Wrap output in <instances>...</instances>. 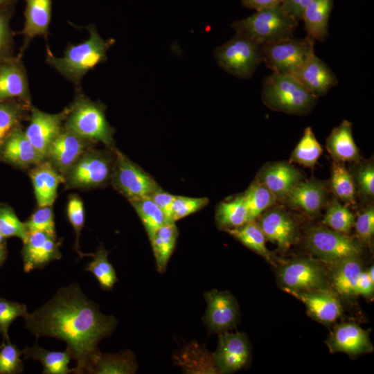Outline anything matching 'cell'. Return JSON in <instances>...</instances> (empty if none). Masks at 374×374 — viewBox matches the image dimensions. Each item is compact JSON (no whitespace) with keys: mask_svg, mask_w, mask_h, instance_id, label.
<instances>
[{"mask_svg":"<svg viewBox=\"0 0 374 374\" xmlns=\"http://www.w3.org/2000/svg\"><path fill=\"white\" fill-rule=\"evenodd\" d=\"M25 327L36 338L49 337L66 342L76 361L74 373H90L101 353L100 341L110 335L117 321L100 312L77 283L57 290L48 301L24 317Z\"/></svg>","mask_w":374,"mask_h":374,"instance_id":"obj_1","label":"cell"},{"mask_svg":"<svg viewBox=\"0 0 374 374\" xmlns=\"http://www.w3.org/2000/svg\"><path fill=\"white\" fill-rule=\"evenodd\" d=\"M89 37L78 44L69 45L62 57H56L48 47L46 61L64 78L79 84L82 77L107 59V52L114 39H103L96 27H87Z\"/></svg>","mask_w":374,"mask_h":374,"instance_id":"obj_2","label":"cell"},{"mask_svg":"<svg viewBox=\"0 0 374 374\" xmlns=\"http://www.w3.org/2000/svg\"><path fill=\"white\" fill-rule=\"evenodd\" d=\"M299 21L283 10L280 6L256 10L231 26L242 35L262 45L294 37Z\"/></svg>","mask_w":374,"mask_h":374,"instance_id":"obj_3","label":"cell"},{"mask_svg":"<svg viewBox=\"0 0 374 374\" xmlns=\"http://www.w3.org/2000/svg\"><path fill=\"white\" fill-rule=\"evenodd\" d=\"M262 98L270 109L293 114L310 112L317 98L293 75L274 72L263 81Z\"/></svg>","mask_w":374,"mask_h":374,"instance_id":"obj_4","label":"cell"},{"mask_svg":"<svg viewBox=\"0 0 374 374\" xmlns=\"http://www.w3.org/2000/svg\"><path fill=\"white\" fill-rule=\"evenodd\" d=\"M66 129L85 140L110 145L114 130L108 123L101 105L80 94L69 109Z\"/></svg>","mask_w":374,"mask_h":374,"instance_id":"obj_5","label":"cell"},{"mask_svg":"<svg viewBox=\"0 0 374 374\" xmlns=\"http://www.w3.org/2000/svg\"><path fill=\"white\" fill-rule=\"evenodd\" d=\"M215 57L223 69L241 79L249 78L262 62L261 45L238 33L215 49Z\"/></svg>","mask_w":374,"mask_h":374,"instance_id":"obj_6","label":"cell"},{"mask_svg":"<svg viewBox=\"0 0 374 374\" xmlns=\"http://www.w3.org/2000/svg\"><path fill=\"white\" fill-rule=\"evenodd\" d=\"M262 62L272 72L292 75L314 53V41L294 37L261 45Z\"/></svg>","mask_w":374,"mask_h":374,"instance_id":"obj_7","label":"cell"},{"mask_svg":"<svg viewBox=\"0 0 374 374\" xmlns=\"http://www.w3.org/2000/svg\"><path fill=\"white\" fill-rule=\"evenodd\" d=\"M309 249L322 260L337 263L344 259L358 256L357 244L344 233L321 227L310 229L306 237Z\"/></svg>","mask_w":374,"mask_h":374,"instance_id":"obj_8","label":"cell"},{"mask_svg":"<svg viewBox=\"0 0 374 374\" xmlns=\"http://www.w3.org/2000/svg\"><path fill=\"white\" fill-rule=\"evenodd\" d=\"M116 155L114 186L129 200L148 197L161 188L150 175L121 152L116 151Z\"/></svg>","mask_w":374,"mask_h":374,"instance_id":"obj_9","label":"cell"},{"mask_svg":"<svg viewBox=\"0 0 374 374\" xmlns=\"http://www.w3.org/2000/svg\"><path fill=\"white\" fill-rule=\"evenodd\" d=\"M249 348L247 337L240 332H222L216 351L213 353L215 366L221 373L238 371L247 362Z\"/></svg>","mask_w":374,"mask_h":374,"instance_id":"obj_10","label":"cell"},{"mask_svg":"<svg viewBox=\"0 0 374 374\" xmlns=\"http://www.w3.org/2000/svg\"><path fill=\"white\" fill-rule=\"evenodd\" d=\"M207 308L204 321L213 332H222L236 321L238 305L233 296L227 292L213 290L204 293Z\"/></svg>","mask_w":374,"mask_h":374,"instance_id":"obj_11","label":"cell"},{"mask_svg":"<svg viewBox=\"0 0 374 374\" xmlns=\"http://www.w3.org/2000/svg\"><path fill=\"white\" fill-rule=\"evenodd\" d=\"M59 246L56 235L42 231L28 233L22 250L24 271L41 269L50 262L60 259Z\"/></svg>","mask_w":374,"mask_h":374,"instance_id":"obj_12","label":"cell"},{"mask_svg":"<svg viewBox=\"0 0 374 374\" xmlns=\"http://www.w3.org/2000/svg\"><path fill=\"white\" fill-rule=\"evenodd\" d=\"M69 109L59 114H48L33 107L30 123L24 132L34 147L44 156L48 148L60 132L63 120L66 118Z\"/></svg>","mask_w":374,"mask_h":374,"instance_id":"obj_13","label":"cell"},{"mask_svg":"<svg viewBox=\"0 0 374 374\" xmlns=\"http://www.w3.org/2000/svg\"><path fill=\"white\" fill-rule=\"evenodd\" d=\"M69 172L68 181L71 186H97L108 179L111 163L109 159L103 154L90 152L79 158Z\"/></svg>","mask_w":374,"mask_h":374,"instance_id":"obj_14","label":"cell"},{"mask_svg":"<svg viewBox=\"0 0 374 374\" xmlns=\"http://www.w3.org/2000/svg\"><path fill=\"white\" fill-rule=\"evenodd\" d=\"M279 276L285 288L295 291L321 289L324 285V273L314 262L306 259L294 260L283 267Z\"/></svg>","mask_w":374,"mask_h":374,"instance_id":"obj_15","label":"cell"},{"mask_svg":"<svg viewBox=\"0 0 374 374\" xmlns=\"http://www.w3.org/2000/svg\"><path fill=\"white\" fill-rule=\"evenodd\" d=\"M292 75L316 98L326 94L339 82L329 66L315 53L310 55Z\"/></svg>","mask_w":374,"mask_h":374,"instance_id":"obj_16","label":"cell"},{"mask_svg":"<svg viewBox=\"0 0 374 374\" xmlns=\"http://www.w3.org/2000/svg\"><path fill=\"white\" fill-rule=\"evenodd\" d=\"M284 290L303 302L310 314L321 322L332 323L341 314V306L332 293L321 289L309 291Z\"/></svg>","mask_w":374,"mask_h":374,"instance_id":"obj_17","label":"cell"},{"mask_svg":"<svg viewBox=\"0 0 374 374\" xmlns=\"http://www.w3.org/2000/svg\"><path fill=\"white\" fill-rule=\"evenodd\" d=\"M24 25L21 33L24 36L22 51L36 37H47L51 20L52 0H24Z\"/></svg>","mask_w":374,"mask_h":374,"instance_id":"obj_18","label":"cell"},{"mask_svg":"<svg viewBox=\"0 0 374 374\" xmlns=\"http://www.w3.org/2000/svg\"><path fill=\"white\" fill-rule=\"evenodd\" d=\"M85 147V139L68 130H61L51 143L47 154L62 172L69 171L80 158Z\"/></svg>","mask_w":374,"mask_h":374,"instance_id":"obj_19","label":"cell"},{"mask_svg":"<svg viewBox=\"0 0 374 374\" xmlns=\"http://www.w3.org/2000/svg\"><path fill=\"white\" fill-rule=\"evenodd\" d=\"M15 98L29 100L27 73L19 59H6L0 63V102Z\"/></svg>","mask_w":374,"mask_h":374,"instance_id":"obj_20","label":"cell"},{"mask_svg":"<svg viewBox=\"0 0 374 374\" xmlns=\"http://www.w3.org/2000/svg\"><path fill=\"white\" fill-rule=\"evenodd\" d=\"M328 345L333 352H344L350 355L368 353L373 350L367 332L354 323L337 326L328 340Z\"/></svg>","mask_w":374,"mask_h":374,"instance_id":"obj_21","label":"cell"},{"mask_svg":"<svg viewBox=\"0 0 374 374\" xmlns=\"http://www.w3.org/2000/svg\"><path fill=\"white\" fill-rule=\"evenodd\" d=\"M265 238L285 249L292 243L296 226L292 219L284 211L275 209L262 215L258 223Z\"/></svg>","mask_w":374,"mask_h":374,"instance_id":"obj_22","label":"cell"},{"mask_svg":"<svg viewBox=\"0 0 374 374\" xmlns=\"http://www.w3.org/2000/svg\"><path fill=\"white\" fill-rule=\"evenodd\" d=\"M259 177V182L277 197H285L299 183L301 175L294 166L285 162H278L265 166Z\"/></svg>","mask_w":374,"mask_h":374,"instance_id":"obj_23","label":"cell"},{"mask_svg":"<svg viewBox=\"0 0 374 374\" xmlns=\"http://www.w3.org/2000/svg\"><path fill=\"white\" fill-rule=\"evenodd\" d=\"M35 198L39 207L52 206L57 197L62 176L49 163L39 164L30 172Z\"/></svg>","mask_w":374,"mask_h":374,"instance_id":"obj_24","label":"cell"},{"mask_svg":"<svg viewBox=\"0 0 374 374\" xmlns=\"http://www.w3.org/2000/svg\"><path fill=\"white\" fill-rule=\"evenodd\" d=\"M3 154L8 161L19 166L39 163L45 157L19 127H15L6 140Z\"/></svg>","mask_w":374,"mask_h":374,"instance_id":"obj_25","label":"cell"},{"mask_svg":"<svg viewBox=\"0 0 374 374\" xmlns=\"http://www.w3.org/2000/svg\"><path fill=\"white\" fill-rule=\"evenodd\" d=\"M285 197L292 206L299 208L309 215H315L324 204L326 190L321 183L315 181L299 182Z\"/></svg>","mask_w":374,"mask_h":374,"instance_id":"obj_26","label":"cell"},{"mask_svg":"<svg viewBox=\"0 0 374 374\" xmlns=\"http://www.w3.org/2000/svg\"><path fill=\"white\" fill-rule=\"evenodd\" d=\"M332 0H313L304 10L301 20L307 37L314 42H324L328 35V20Z\"/></svg>","mask_w":374,"mask_h":374,"instance_id":"obj_27","label":"cell"},{"mask_svg":"<svg viewBox=\"0 0 374 374\" xmlns=\"http://www.w3.org/2000/svg\"><path fill=\"white\" fill-rule=\"evenodd\" d=\"M327 149L338 162L355 161L359 159L357 147L352 134V124L344 120L335 127L327 139Z\"/></svg>","mask_w":374,"mask_h":374,"instance_id":"obj_28","label":"cell"},{"mask_svg":"<svg viewBox=\"0 0 374 374\" xmlns=\"http://www.w3.org/2000/svg\"><path fill=\"white\" fill-rule=\"evenodd\" d=\"M26 359L39 361L42 364L43 373L45 374H67L73 373V368H69L72 356L69 350L64 351H51L35 344L32 347H26L23 350Z\"/></svg>","mask_w":374,"mask_h":374,"instance_id":"obj_29","label":"cell"},{"mask_svg":"<svg viewBox=\"0 0 374 374\" xmlns=\"http://www.w3.org/2000/svg\"><path fill=\"white\" fill-rule=\"evenodd\" d=\"M177 235L178 230L175 222H167L149 238L159 272L166 270L175 247Z\"/></svg>","mask_w":374,"mask_h":374,"instance_id":"obj_30","label":"cell"},{"mask_svg":"<svg viewBox=\"0 0 374 374\" xmlns=\"http://www.w3.org/2000/svg\"><path fill=\"white\" fill-rule=\"evenodd\" d=\"M137 369L134 354L125 350L116 354L100 353L95 361L90 373L132 374Z\"/></svg>","mask_w":374,"mask_h":374,"instance_id":"obj_31","label":"cell"},{"mask_svg":"<svg viewBox=\"0 0 374 374\" xmlns=\"http://www.w3.org/2000/svg\"><path fill=\"white\" fill-rule=\"evenodd\" d=\"M335 264L337 266L332 275L334 288L341 295H355L357 280L362 271L357 256L344 259Z\"/></svg>","mask_w":374,"mask_h":374,"instance_id":"obj_32","label":"cell"},{"mask_svg":"<svg viewBox=\"0 0 374 374\" xmlns=\"http://www.w3.org/2000/svg\"><path fill=\"white\" fill-rule=\"evenodd\" d=\"M175 360L187 373H208L206 369L209 373H219L213 354L210 355L197 344L186 346Z\"/></svg>","mask_w":374,"mask_h":374,"instance_id":"obj_33","label":"cell"},{"mask_svg":"<svg viewBox=\"0 0 374 374\" xmlns=\"http://www.w3.org/2000/svg\"><path fill=\"white\" fill-rule=\"evenodd\" d=\"M215 218L218 226L225 230L239 227L250 221L242 195L233 200L221 202Z\"/></svg>","mask_w":374,"mask_h":374,"instance_id":"obj_34","label":"cell"},{"mask_svg":"<svg viewBox=\"0 0 374 374\" xmlns=\"http://www.w3.org/2000/svg\"><path fill=\"white\" fill-rule=\"evenodd\" d=\"M227 233L249 249L270 261L271 255L265 244V236L259 224L251 220L237 228L227 229Z\"/></svg>","mask_w":374,"mask_h":374,"instance_id":"obj_35","label":"cell"},{"mask_svg":"<svg viewBox=\"0 0 374 374\" xmlns=\"http://www.w3.org/2000/svg\"><path fill=\"white\" fill-rule=\"evenodd\" d=\"M129 201L140 217L149 238L161 226L169 222L164 212L148 197Z\"/></svg>","mask_w":374,"mask_h":374,"instance_id":"obj_36","label":"cell"},{"mask_svg":"<svg viewBox=\"0 0 374 374\" xmlns=\"http://www.w3.org/2000/svg\"><path fill=\"white\" fill-rule=\"evenodd\" d=\"M79 253L93 258V260L87 265L85 271L93 274L103 290H111L117 282V276L114 268L108 259V252L103 246H100L94 253L84 254L81 252Z\"/></svg>","mask_w":374,"mask_h":374,"instance_id":"obj_37","label":"cell"},{"mask_svg":"<svg viewBox=\"0 0 374 374\" xmlns=\"http://www.w3.org/2000/svg\"><path fill=\"white\" fill-rule=\"evenodd\" d=\"M247 208L249 219L255 220L271 206L276 196L260 182L253 183L242 195Z\"/></svg>","mask_w":374,"mask_h":374,"instance_id":"obj_38","label":"cell"},{"mask_svg":"<svg viewBox=\"0 0 374 374\" xmlns=\"http://www.w3.org/2000/svg\"><path fill=\"white\" fill-rule=\"evenodd\" d=\"M322 153V148L312 130L308 127L292 154V161L306 167H312Z\"/></svg>","mask_w":374,"mask_h":374,"instance_id":"obj_39","label":"cell"},{"mask_svg":"<svg viewBox=\"0 0 374 374\" xmlns=\"http://www.w3.org/2000/svg\"><path fill=\"white\" fill-rule=\"evenodd\" d=\"M331 187L335 195L343 202L355 204V186L352 175L340 162L332 164Z\"/></svg>","mask_w":374,"mask_h":374,"instance_id":"obj_40","label":"cell"},{"mask_svg":"<svg viewBox=\"0 0 374 374\" xmlns=\"http://www.w3.org/2000/svg\"><path fill=\"white\" fill-rule=\"evenodd\" d=\"M323 222L334 231L346 233L354 225L355 216L346 206L334 202L327 209Z\"/></svg>","mask_w":374,"mask_h":374,"instance_id":"obj_41","label":"cell"},{"mask_svg":"<svg viewBox=\"0 0 374 374\" xmlns=\"http://www.w3.org/2000/svg\"><path fill=\"white\" fill-rule=\"evenodd\" d=\"M208 203L206 197H189L175 195L168 215L169 222L184 218L200 210Z\"/></svg>","mask_w":374,"mask_h":374,"instance_id":"obj_42","label":"cell"},{"mask_svg":"<svg viewBox=\"0 0 374 374\" xmlns=\"http://www.w3.org/2000/svg\"><path fill=\"white\" fill-rule=\"evenodd\" d=\"M0 345V374H17L23 372L24 365L20 350L10 341Z\"/></svg>","mask_w":374,"mask_h":374,"instance_id":"obj_43","label":"cell"},{"mask_svg":"<svg viewBox=\"0 0 374 374\" xmlns=\"http://www.w3.org/2000/svg\"><path fill=\"white\" fill-rule=\"evenodd\" d=\"M0 233L6 238L17 237L25 242L28 232L25 222L17 217L15 212L8 207H0Z\"/></svg>","mask_w":374,"mask_h":374,"instance_id":"obj_44","label":"cell"},{"mask_svg":"<svg viewBox=\"0 0 374 374\" xmlns=\"http://www.w3.org/2000/svg\"><path fill=\"white\" fill-rule=\"evenodd\" d=\"M25 304L0 299V333L3 340L10 341L8 329L12 322L19 317L28 314Z\"/></svg>","mask_w":374,"mask_h":374,"instance_id":"obj_45","label":"cell"},{"mask_svg":"<svg viewBox=\"0 0 374 374\" xmlns=\"http://www.w3.org/2000/svg\"><path fill=\"white\" fill-rule=\"evenodd\" d=\"M25 224L28 233L42 231L55 235L54 215L51 206L39 207Z\"/></svg>","mask_w":374,"mask_h":374,"instance_id":"obj_46","label":"cell"},{"mask_svg":"<svg viewBox=\"0 0 374 374\" xmlns=\"http://www.w3.org/2000/svg\"><path fill=\"white\" fill-rule=\"evenodd\" d=\"M13 3L0 7V62L10 55L12 48V35L10 19L12 15Z\"/></svg>","mask_w":374,"mask_h":374,"instance_id":"obj_47","label":"cell"},{"mask_svg":"<svg viewBox=\"0 0 374 374\" xmlns=\"http://www.w3.org/2000/svg\"><path fill=\"white\" fill-rule=\"evenodd\" d=\"M20 109L15 105L0 104V147L15 128L19 119Z\"/></svg>","mask_w":374,"mask_h":374,"instance_id":"obj_48","label":"cell"},{"mask_svg":"<svg viewBox=\"0 0 374 374\" xmlns=\"http://www.w3.org/2000/svg\"><path fill=\"white\" fill-rule=\"evenodd\" d=\"M67 217L76 234V243L78 245V239L84 223V211L82 200L77 197H71L67 205Z\"/></svg>","mask_w":374,"mask_h":374,"instance_id":"obj_49","label":"cell"},{"mask_svg":"<svg viewBox=\"0 0 374 374\" xmlns=\"http://www.w3.org/2000/svg\"><path fill=\"white\" fill-rule=\"evenodd\" d=\"M358 236L364 241H369L374 233V209L369 206L361 213L354 223Z\"/></svg>","mask_w":374,"mask_h":374,"instance_id":"obj_50","label":"cell"},{"mask_svg":"<svg viewBox=\"0 0 374 374\" xmlns=\"http://www.w3.org/2000/svg\"><path fill=\"white\" fill-rule=\"evenodd\" d=\"M357 181L361 192L366 196L374 194V168L371 164L360 168L356 175Z\"/></svg>","mask_w":374,"mask_h":374,"instance_id":"obj_51","label":"cell"},{"mask_svg":"<svg viewBox=\"0 0 374 374\" xmlns=\"http://www.w3.org/2000/svg\"><path fill=\"white\" fill-rule=\"evenodd\" d=\"M313 0H284L280 7L284 12L296 21L301 20L302 14Z\"/></svg>","mask_w":374,"mask_h":374,"instance_id":"obj_52","label":"cell"},{"mask_svg":"<svg viewBox=\"0 0 374 374\" xmlns=\"http://www.w3.org/2000/svg\"><path fill=\"white\" fill-rule=\"evenodd\" d=\"M148 197L150 198L164 212L168 218L170 206L175 195H171L159 188Z\"/></svg>","mask_w":374,"mask_h":374,"instance_id":"obj_53","label":"cell"},{"mask_svg":"<svg viewBox=\"0 0 374 374\" xmlns=\"http://www.w3.org/2000/svg\"><path fill=\"white\" fill-rule=\"evenodd\" d=\"M374 283L368 277L367 271H362L357 280L355 294L369 296L373 292Z\"/></svg>","mask_w":374,"mask_h":374,"instance_id":"obj_54","label":"cell"},{"mask_svg":"<svg viewBox=\"0 0 374 374\" xmlns=\"http://www.w3.org/2000/svg\"><path fill=\"white\" fill-rule=\"evenodd\" d=\"M284 0H242V4L250 9L260 10L280 6Z\"/></svg>","mask_w":374,"mask_h":374,"instance_id":"obj_55","label":"cell"},{"mask_svg":"<svg viewBox=\"0 0 374 374\" xmlns=\"http://www.w3.org/2000/svg\"><path fill=\"white\" fill-rule=\"evenodd\" d=\"M7 250L4 244H0V267H1L7 258Z\"/></svg>","mask_w":374,"mask_h":374,"instance_id":"obj_56","label":"cell"},{"mask_svg":"<svg viewBox=\"0 0 374 374\" xmlns=\"http://www.w3.org/2000/svg\"><path fill=\"white\" fill-rule=\"evenodd\" d=\"M17 0H0V7L13 3Z\"/></svg>","mask_w":374,"mask_h":374,"instance_id":"obj_57","label":"cell"},{"mask_svg":"<svg viewBox=\"0 0 374 374\" xmlns=\"http://www.w3.org/2000/svg\"><path fill=\"white\" fill-rule=\"evenodd\" d=\"M373 271H374V268H373V266H372V267H371L369 270L367 271V273H368V277L370 278L371 281H373L374 283V277H373V273L374 272Z\"/></svg>","mask_w":374,"mask_h":374,"instance_id":"obj_58","label":"cell"},{"mask_svg":"<svg viewBox=\"0 0 374 374\" xmlns=\"http://www.w3.org/2000/svg\"><path fill=\"white\" fill-rule=\"evenodd\" d=\"M6 238L0 233V244H4Z\"/></svg>","mask_w":374,"mask_h":374,"instance_id":"obj_59","label":"cell"}]
</instances>
